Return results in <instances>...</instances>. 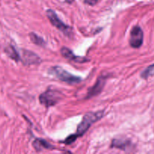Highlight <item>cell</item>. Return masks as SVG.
Here are the masks:
<instances>
[{
  "label": "cell",
  "mask_w": 154,
  "mask_h": 154,
  "mask_svg": "<svg viewBox=\"0 0 154 154\" xmlns=\"http://www.w3.org/2000/svg\"><path fill=\"white\" fill-rule=\"evenodd\" d=\"M152 76H154V64L149 66L141 73V77L144 79H147Z\"/></svg>",
  "instance_id": "obj_13"
},
{
  "label": "cell",
  "mask_w": 154,
  "mask_h": 154,
  "mask_svg": "<svg viewBox=\"0 0 154 154\" xmlns=\"http://www.w3.org/2000/svg\"><path fill=\"white\" fill-rule=\"evenodd\" d=\"M32 146L34 149L37 151H42L44 150H51L54 149V147L51 145L49 142L42 138H36L33 141Z\"/></svg>",
  "instance_id": "obj_9"
},
{
  "label": "cell",
  "mask_w": 154,
  "mask_h": 154,
  "mask_svg": "<svg viewBox=\"0 0 154 154\" xmlns=\"http://www.w3.org/2000/svg\"><path fill=\"white\" fill-rule=\"evenodd\" d=\"M104 115V111H96V112H89L84 116L82 121L79 124L77 129L76 135L78 137L82 136L91 127L93 123H96L100 120Z\"/></svg>",
  "instance_id": "obj_1"
},
{
  "label": "cell",
  "mask_w": 154,
  "mask_h": 154,
  "mask_svg": "<svg viewBox=\"0 0 154 154\" xmlns=\"http://www.w3.org/2000/svg\"><path fill=\"white\" fill-rule=\"evenodd\" d=\"M50 73L52 75H54L56 78L60 79L63 82L69 83V84H76L81 81V78L79 77H76L68 72L60 66H54L51 68L49 71Z\"/></svg>",
  "instance_id": "obj_3"
},
{
  "label": "cell",
  "mask_w": 154,
  "mask_h": 154,
  "mask_svg": "<svg viewBox=\"0 0 154 154\" xmlns=\"http://www.w3.org/2000/svg\"><path fill=\"white\" fill-rule=\"evenodd\" d=\"M47 16H48V19L51 21V24H52L54 26H55L56 28L58 29L59 30H60L61 32H63L65 35H66L71 36V35L72 34V27L69 26L66 24H65L60 18L58 17L57 14L55 13V11H54L51 9L47 11L46 12Z\"/></svg>",
  "instance_id": "obj_4"
},
{
  "label": "cell",
  "mask_w": 154,
  "mask_h": 154,
  "mask_svg": "<svg viewBox=\"0 0 154 154\" xmlns=\"http://www.w3.org/2000/svg\"><path fill=\"white\" fill-rule=\"evenodd\" d=\"M107 78L104 76L99 77V79L97 80L96 83L95 84V85L93 87H92L90 89V90L88 91L87 93V98H91L93 96H96L99 93H100L102 92V90H103V87H105V84L106 83Z\"/></svg>",
  "instance_id": "obj_7"
},
{
  "label": "cell",
  "mask_w": 154,
  "mask_h": 154,
  "mask_svg": "<svg viewBox=\"0 0 154 154\" xmlns=\"http://www.w3.org/2000/svg\"><path fill=\"white\" fill-rule=\"evenodd\" d=\"M129 144L130 143L127 141H125V140H114L112 141V144H111V147H116L117 149H120V150H126L128 147H129Z\"/></svg>",
  "instance_id": "obj_11"
},
{
  "label": "cell",
  "mask_w": 154,
  "mask_h": 154,
  "mask_svg": "<svg viewBox=\"0 0 154 154\" xmlns=\"http://www.w3.org/2000/svg\"><path fill=\"white\" fill-rule=\"evenodd\" d=\"M62 99V93L58 90L54 89H48L45 92L40 95L39 101L42 105L45 107H52L57 105Z\"/></svg>",
  "instance_id": "obj_2"
},
{
  "label": "cell",
  "mask_w": 154,
  "mask_h": 154,
  "mask_svg": "<svg viewBox=\"0 0 154 154\" xmlns=\"http://www.w3.org/2000/svg\"><path fill=\"white\" fill-rule=\"evenodd\" d=\"M99 2V0H84V2L86 4L89 5H95L96 4H97V2Z\"/></svg>",
  "instance_id": "obj_15"
},
{
  "label": "cell",
  "mask_w": 154,
  "mask_h": 154,
  "mask_svg": "<svg viewBox=\"0 0 154 154\" xmlns=\"http://www.w3.org/2000/svg\"><path fill=\"white\" fill-rule=\"evenodd\" d=\"M144 41V32L139 26H135L131 30L129 45L133 48H139Z\"/></svg>",
  "instance_id": "obj_5"
},
{
  "label": "cell",
  "mask_w": 154,
  "mask_h": 154,
  "mask_svg": "<svg viewBox=\"0 0 154 154\" xmlns=\"http://www.w3.org/2000/svg\"><path fill=\"white\" fill-rule=\"evenodd\" d=\"M78 138V135L75 134V135H70L69 137H68L67 138H66V140H65L64 143L66 144H72V143L74 142V141L76 140V138Z\"/></svg>",
  "instance_id": "obj_14"
},
{
  "label": "cell",
  "mask_w": 154,
  "mask_h": 154,
  "mask_svg": "<svg viewBox=\"0 0 154 154\" xmlns=\"http://www.w3.org/2000/svg\"><path fill=\"white\" fill-rule=\"evenodd\" d=\"M5 53L11 59L15 60L16 62H19L20 60V54L17 51L16 48L14 47L11 46V45H9L8 47L5 48Z\"/></svg>",
  "instance_id": "obj_10"
},
{
  "label": "cell",
  "mask_w": 154,
  "mask_h": 154,
  "mask_svg": "<svg viewBox=\"0 0 154 154\" xmlns=\"http://www.w3.org/2000/svg\"><path fill=\"white\" fill-rule=\"evenodd\" d=\"M61 54L63 55V57H64L66 59H68V60H71V61L75 62V63H83L88 61V60H87L85 57L75 56L74 54V53L70 49H69L67 48H65V47H63L61 49Z\"/></svg>",
  "instance_id": "obj_8"
},
{
  "label": "cell",
  "mask_w": 154,
  "mask_h": 154,
  "mask_svg": "<svg viewBox=\"0 0 154 154\" xmlns=\"http://www.w3.org/2000/svg\"><path fill=\"white\" fill-rule=\"evenodd\" d=\"M22 56H20V61H22L26 65L38 64L42 62L40 57L37 54H34L32 51L23 50Z\"/></svg>",
  "instance_id": "obj_6"
},
{
  "label": "cell",
  "mask_w": 154,
  "mask_h": 154,
  "mask_svg": "<svg viewBox=\"0 0 154 154\" xmlns=\"http://www.w3.org/2000/svg\"><path fill=\"white\" fill-rule=\"evenodd\" d=\"M29 38L31 39L32 42L36 45H38V46H45V42L42 38H41L40 36L38 35L35 33L31 32L29 34Z\"/></svg>",
  "instance_id": "obj_12"
}]
</instances>
